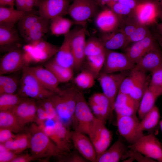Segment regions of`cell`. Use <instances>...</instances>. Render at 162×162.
I'll use <instances>...</instances> for the list:
<instances>
[{"label": "cell", "instance_id": "54", "mask_svg": "<svg viewBox=\"0 0 162 162\" xmlns=\"http://www.w3.org/2000/svg\"><path fill=\"white\" fill-rule=\"evenodd\" d=\"M34 158L28 154L17 156L11 162H29L33 160Z\"/></svg>", "mask_w": 162, "mask_h": 162}, {"label": "cell", "instance_id": "6", "mask_svg": "<svg viewBox=\"0 0 162 162\" xmlns=\"http://www.w3.org/2000/svg\"><path fill=\"white\" fill-rule=\"evenodd\" d=\"M58 149L65 154L71 151L73 146L72 131L59 121H54L52 125H38Z\"/></svg>", "mask_w": 162, "mask_h": 162}, {"label": "cell", "instance_id": "33", "mask_svg": "<svg viewBox=\"0 0 162 162\" xmlns=\"http://www.w3.org/2000/svg\"><path fill=\"white\" fill-rule=\"evenodd\" d=\"M74 22L63 16H58L50 20V30L56 36L65 35L68 33Z\"/></svg>", "mask_w": 162, "mask_h": 162}, {"label": "cell", "instance_id": "13", "mask_svg": "<svg viewBox=\"0 0 162 162\" xmlns=\"http://www.w3.org/2000/svg\"><path fill=\"white\" fill-rule=\"evenodd\" d=\"M28 66L23 49L16 48L7 52L0 61V75L23 70Z\"/></svg>", "mask_w": 162, "mask_h": 162}, {"label": "cell", "instance_id": "40", "mask_svg": "<svg viewBox=\"0 0 162 162\" xmlns=\"http://www.w3.org/2000/svg\"><path fill=\"white\" fill-rule=\"evenodd\" d=\"M26 98L18 93L0 95V111L11 110Z\"/></svg>", "mask_w": 162, "mask_h": 162}, {"label": "cell", "instance_id": "45", "mask_svg": "<svg viewBox=\"0 0 162 162\" xmlns=\"http://www.w3.org/2000/svg\"><path fill=\"white\" fill-rule=\"evenodd\" d=\"M37 101V104L41 106L47 112L51 120L59 121L55 107L50 98Z\"/></svg>", "mask_w": 162, "mask_h": 162}, {"label": "cell", "instance_id": "58", "mask_svg": "<svg viewBox=\"0 0 162 162\" xmlns=\"http://www.w3.org/2000/svg\"><path fill=\"white\" fill-rule=\"evenodd\" d=\"M100 7H104L105 6L109 7L114 3V0H93Z\"/></svg>", "mask_w": 162, "mask_h": 162}, {"label": "cell", "instance_id": "27", "mask_svg": "<svg viewBox=\"0 0 162 162\" xmlns=\"http://www.w3.org/2000/svg\"><path fill=\"white\" fill-rule=\"evenodd\" d=\"M128 148L120 139L97 159L96 162H118L123 160Z\"/></svg>", "mask_w": 162, "mask_h": 162}, {"label": "cell", "instance_id": "39", "mask_svg": "<svg viewBox=\"0 0 162 162\" xmlns=\"http://www.w3.org/2000/svg\"><path fill=\"white\" fill-rule=\"evenodd\" d=\"M142 71L136 66L130 70L122 81L119 92L129 95Z\"/></svg>", "mask_w": 162, "mask_h": 162}, {"label": "cell", "instance_id": "42", "mask_svg": "<svg viewBox=\"0 0 162 162\" xmlns=\"http://www.w3.org/2000/svg\"><path fill=\"white\" fill-rule=\"evenodd\" d=\"M106 51L100 39L92 37L86 40L85 48L86 57L99 56L106 53Z\"/></svg>", "mask_w": 162, "mask_h": 162}, {"label": "cell", "instance_id": "20", "mask_svg": "<svg viewBox=\"0 0 162 162\" xmlns=\"http://www.w3.org/2000/svg\"><path fill=\"white\" fill-rule=\"evenodd\" d=\"M158 47L154 38L150 34L143 39L134 42L127 48L125 53L136 64L146 53Z\"/></svg>", "mask_w": 162, "mask_h": 162}, {"label": "cell", "instance_id": "15", "mask_svg": "<svg viewBox=\"0 0 162 162\" xmlns=\"http://www.w3.org/2000/svg\"><path fill=\"white\" fill-rule=\"evenodd\" d=\"M88 103L95 117L105 124L112 119L113 111L109 100L102 93L94 94L89 98Z\"/></svg>", "mask_w": 162, "mask_h": 162}, {"label": "cell", "instance_id": "32", "mask_svg": "<svg viewBox=\"0 0 162 162\" xmlns=\"http://www.w3.org/2000/svg\"><path fill=\"white\" fill-rule=\"evenodd\" d=\"M160 95L157 92L148 87L140 103L138 111L139 118L141 119L155 105L157 99Z\"/></svg>", "mask_w": 162, "mask_h": 162}, {"label": "cell", "instance_id": "30", "mask_svg": "<svg viewBox=\"0 0 162 162\" xmlns=\"http://www.w3.org/2000/svg\"><path fill=\"white\" fill-rule=\"evenodd\" d=\"M43 66L53 73L59 83L68 82L73 77V69L59 64L52 58L44 62Z\"/></svg>", "mask_w": 162, "mask_h": 162}, {"label": "cell", "instance_id": "5", "mask_svg": "<svg viewBox=\"0 0 162 162\" xmlns=\"http://www.w3.org/2000/svg\"><path fill=\"white\" fill-rule=\"evenodd\" d=\"M59 48V47L42 38L27 44L22 49L28 65L31 63H44L53 57Z\"/></svg>", "mask_w": 162, "mask_h": 162}, {"label": "cell", "instance_id": "29", "mask_svg": "<svg viewBox=\"0 0 162 162\" xmlns=\"http://www.w3.org/2000/svg\"><path fill=\"white\" fill-rule=\"evenodd\" d=\"M14 7L0 6V26L12 27L27 13Z\"/></svg>", "mask_w": 162, "mask_h": 162}, {"label": "cell", "instance_id": "46", "mask_svg": "<svg viewBox=\"0 0 162 162\" xmlns=\"http://www.w3.org/2000/svg\"><path fill=\"white\" fill-rule=\"evenodd\" d=\"M151 34L146 26L140 24L128 38L129 43L141 40Z\"/></svg>", "mask_w": 162, "mask_h": 162}, {"label": "cell", "instance_id": "52", "mask_svg": "<svg viewBox=\"0 0 162 162\" xmlns=\"http://www.w3.org/2000/svg\"><path fill=\"white\" fill-rule=\"evenodd\" d=\"M38 108L35 121L38 125L44 124L45 122L47 120H51L47 112L40 106L37 104Z\"/></svg>", "mask_w": 162, "mask_h": 162}, {"label": "cell", "instance_id": "50", "mask_svg": "<svg viewBox=\"0 0 162 162\" xmlns=\"http://www.w3.org/2000/svg\"><path fill=\"white\" fill-rule=\"evenodd\" d=\"M17 156V154L8 149L3 144L0 143V162H11Z\"/></svg>", "mask_w": 162, "mask_h": 162}, {"label": "cell", "instance_id": "22", "mask_svg": "<svg viewBox=\"0 0 162 162\" xmlns=\"http://www.w3.org/2000/svg\"><path fill=\"white\" fill-rule=\"evenodd\" d=\"M139 104L128 94L118 92L114 103V111L116 116L136 115Z\"/></svg>", "mask_w": 162, "mask_h": 162}, {"label": "cell", "instance_id": "19", "mask_svg": "<svg viewBox=\"0 0 162 162\" xmlns=\"http://www.w3.org/2000/svg\"><path fill=\"white\" fill-rule=\"evenodd\" d=\"M134 10L137 21L146 26L156 22L160 11L154 1H146L138 4Z\"/></svg>", "mask_w": 162, "mask_h": 162}, {"label": "cell", "instance_id": "8", "mask_svg": "<svg viewBox=\"0 0 162 162\" xmlns=\"http://www.w3.org/2000/svg\"><path fill=\"white\" fill-rule=\"evenodd\" d=\"M128 146L156 162H162V143L153 133L144 135Z\"/></svg>", "mask_w": 162, "mask_h": 162}, {"label": "cell", "instance_id": "53", "mask_svg": "<svg viewBox=\"0 0 162 162\" xmlns=\"http://www.w3.org/2000/svg\"><path fill=\"white\" fill-rule=\"evenodd\" d=\"M10 130L5 128H0V143H3L6 142L15 137L14 135Z\"/></svg>", "mask_w": 162, "mask_h": 162}, {"label": "cell", "instance_id": "14", "mask_svg": "<svg viewBox=\"0 0 162 162\" xmlns=\"http://www.w3.org/2000/svg\"><path fill=\"white\" fill-rule=\"evenodd\" d=\"M70 0H36L35 6L38 8L39 15L50 20L68 14Z\"/></svg>", "mask_w": 162, "mask_h": 162}, {"label": "cell", "instance_id": "9", "mask_svg": "<svg viewBox=\"0 0 162 162\" xmlns=\"http://www.w3.org/2000/svg\"><path fill=\"white\" fill-rule=\"evenodd\" d=\"M105 124L95 117L88 135L95 149L97 159L109 147L112 140V132Z\"/></svg>", "mask_w": 162, "mask_h": 162}, {"label": "cell", "instance_id": "60", "mask_svg": "<svg viewBox=\"0 0 162 162\" xmlns=\"http://www.w3.org/2000/svg\"><path fill=\"white\" fill-rule=\"evenodd\" d=\"M158 28L161 36L162 38V22L158 25Z\"/></svg>", "mask_w": 162, "mask_h": 162}, {"label": "cell", "instance_id": "18", "mask_svg": "<svg viewBox=\"0 0 162 162\" xmlns=\"http://www.w3.org/2000/svg\"><path fill=\"white\" fill-rule=\"evenodd\" d=\"M83 133L72 131L71 139L73 146L88 161L96 162L97 153L89 137Z\"/></svg>", "mask_w": 162, "mask_h": 162}, {"label": "cell", "instance_id": "16", "mask_svg": "<svg viewBox=\"0 0 162 162\" xmlns=\"http://www.w3.org/2000/svg\"><path fill=\"white\" fill-rule=\"evenodd\" d=\"M86 31L85 27L74 30L71 38L70 44L74 59L73 69L75 70L81 68L86 58Z\"/></svg>", "mask_w": 162, "mask_h": 162}, {"label": "cell", "instance_id": "44", "mask_svg": "<svg viewBox=\"0 0 162 162\" xmlns=\"http://www.w3.org/2000/svg\"><path fill=\"white\" fill-rule=\"evenodd\" d=\"M148 87L162 94V65L151 73Z\"/></svg>", "mask_w": 162, "mask_h": 162}, {"label": "cell", "instance_id": "31", "mask_svg": "<svg viewBox=\"0 0 162 162\" xmlns=\"http://www.w3.org/2000/svg\"><path fill=\"white\" fill-rule=\"evenodd\" d=\"M50 20L41 18L29 30L24 40L30 43L43 38L50 30Z\"/></svg>", "mask_w": 162, "mask_h": 162}, {"label": "cell", "instance_id": "28", "mask_svg": "<svg viewBox=\"0 0 162 162\" xmlns=\"http://www.w3.org/2000/svg\"><path fill=\"white\" fill-rule=\"evenodd\" d=\"M21 36L15 27L0 26V46L1 51L8 52L15 49L13 46L18 44Z\"/></svg>", "mask_w": 162, "mask_h": 162}, {"label": "cell", "instance_id": "26", "mask_svg": "<svg viewBox=\"0 0 162 162\" xmlns=\"http://www.w3.org/2000/svg\"><path fill=\"white\" fill-rule=\"evenodd\" d=\"M100 40L108 50L124 48L129 44L127 37L121 29L105 33Z\"/></svg>", "mask_w": 162, "mask_h": 162}, {"label": "cell", "instance_id": "10", "mask_svg": "<svg viewBox=\"0 0 162 162\" xmlns=\"http://www.w3.org/2000/svg\"><path fill=\"white\" fill-rule=\"evenodd\" d=\"M117 125L120 135L129 143L132 144L144 134L140 127L136 115L116 116Z\"/></svg>", "mask_w": 162, "mask_h": 162}, {"label": "cell", "instance_id": "47", "mask_svg": "<svg viewBox=\"0 0 162 162\" xmlns=\"http://www.w3.org/2000/svg\"><path fill=\"white\" fill-rule=\"evenodd\" d=\"M128 158H130L133 161L136 160L138 162H156L153 160L145 156L139 152L129 148L124 157L123 160Z\"/></svg>", "mask_w": 162, "mask_h": 162}, {"label": "cell", "instance_id": "17", "mask_svg": "<svg viewBox=\"0 0 162 162\" xmlns=\"http://www.w3.org/2000/svg\"><path fill=\"white\" fill-rule=\"evenodd\" d=\"M36 100L26 98L10 110L15 115L21 126L35 121L38 108Z\"/></svg>", "mask_w": 162, "mask_h": 162}, {"label": "cell", "instance_id": "63", "mask_svg": "<svg viewBox=\"0 0 162 162\" xmlns=\"http://www.w3.org/2000/svg\"><path fill=\"white\" fill-rule=\"evenodd\" d=\"M159 125L160 126V128L161 129V130L162 132V119L159 122Z\"/></svg>", "mask_w": 162, "mask_h": 162}, {"label": "cell", "instance_id": "56", "mask_svg": "<svg viewBox=\"0 0 162 162\" xmlns=\"http://www.w3.org/2000/svg\"><path fill=\"white\" fill-rule=\"evenodd\" d=\"M14 4L16 9L26 12V0H15Z\"/></svg>", "mask_w": 162, "mask_h": 162}, {"label": "cell", "instance_id": "41", "mask_svg": "<svg viewBox=\"0 0 162 162\" xmlns=\"http://www.w3.org/2000/svg\"><path fill=\"white\" fill-rule=\"evenodd\" d=\"M96 77L88 69L83 70L74 78L76 85L82 89H88L92 87L94 84Z\"/></svg>", "mask_w": 162, "mask_h": 162}, {"label": "cell", "instance_id": "61", "mask_svg": "<svg viewBox=\"0 0 162 162\" xmlns=\"http://www.w3.org/2000/svg\"><path fill=\"white\" fill-rule=\"evenodd\" d=\"M156 3L158 5V6L160 10H162V0H161L159 2L157 3Z\"/></svg>", "mask_w": 162, "mask_h": 162}, {"label": "cell", "instance_id": "55", "mask_svg": "<svg viewBox=\"0 0 162 162\" xmlns=\"http://www.w3.org/2000/svg\"><path fill=\"white\" fill-rule=\"evenodd\" d=\"M117 2L134 10L138 4L136 0H118Z\"/></svg>", "mask_w": 162, "mask_h": 162}, {"label": "cell", "instance_id": "62", "mask_svg": "<svg viewBox=\"0 0 162 162\" xmlns=\"http://www.w3.org/2000/svg\"><path fill=\"white\" fill-rule=\"evenodd\" d=\"M158 17L160 18L162 22V10L160 11Z\"/></svg>", "mask_w": 162, "mask_h": 162}, {"label": "cell", "instance_id": "3", "mask_svg": "<svg viewBox=\"0 0 162 162\" xmlns=\"http://www.w3.org/2000/svg\"><path fill=\"white\" fill-rule=\"evenodd\" d=\"M23 72L17 93L21 97L38 100L49 98L53 92L44 87L26 68Z\"/></svg>", "mask_w": 162, "mask_h": 162}, {"label": "cell", "instance_id": "21", "mask_svg": "<svg viewBox=\"0 0 162 162\" xmlns=\"http://www.w3.org/2000/svg\"><path fill=\"white\" fill-rule=\"evenodd\" d=\"M120 16L110 8H105L96 16L95 24L99 30L105 33L117 29L120 22Z\"/></svg>", "mask_w": 162, "mask_h": 162}, {"label": "cell", "instance_id": "11", "mask_svg": "<svg viewBox=\"0 0 162 162\" xmlns=\"http://www.w3.org/2000/svg\"><path fill=\"white\" fill-rule=\"evenodd\" d=\"M99 7L93 0H73L68 14L76 22L81 23L96 16Z\"/></svg>", "mask_w": 162, "mask_h": 162}, {"label": "cell", "instance_id": "36", "mask_svg": "<svg viewBox=\"0 0 162 162\" xmlns=\"http://www.w3.org/2000/svg\"><path fill=\"white\" fill-rule=\"evenodd\" d=\"M150 77L142 70L129 95L140 103L145 92L148 86Z\"/></svg>", "mask_w": 162, "mask_h": 162}, {"label": "cell", "instance_id": "43", "mask_svg": "<svg viewBox=\"0 0 162 162\" xmlns=\"http://www.w3.org/2000/svg\"><path fill=\"white\" fill-rule=\"evenodd\" d=\"M106 53V52L99 56L86 57L88 69L94 74L96 78L100 74L103 67Z\"/></svg>", "mask_w": 162, "mask_h": 162}, {"label": "cell", "instance_id": "38", "mask_svg": "<svg viewBox=\"0 0 162 162\" xmlns=\"http://www.w3.org/2000/svg\"><path fill=\"white\" fill-rule=\"evenodd\" d=\"M20 82L14 76L0 75V95L15 93L18 91Z\"/></svg>", "mask_w": 162, "mask_h": 162}, {"label": "cell", "instance_id": "1", "mask_svg": "<svg viewBox=\"0 0 162 162\" xmlns=\"http://www.w3.org/2000/svg\"><path fill=\"white\" fill-rule=\"evenodd\" d=\"M79 90L74 86L64 89L58 88L49 98L55 107L59 121L68 128L71 125Z\"/></svg>", "mask_w": 162, "mask_h": 162}, {"label": "cell", "instance_id": "12", "mask_svg": "<svg viewBox=\"0 0 162 162\" xmlns=\"http://www.w3.org/2000/svg\"><path fill=\"white\" fill-rule=\"evenodd\" d=\"M136 65L125 53L107 50L105 62L101 72L110 74L129 71Z\"/></svg>", "mask_w": 162, "mask_h": 162}, {"label": "cell", "instance_id": "49", "mask_svg": "<svg viewBox=\"0 0 162 162\" xmlns=\"http://www.w3.org/2000/svg\"><path fill=\"white\" fill-rule=\"evenodd\" d=\"M109 8L120 17L121 16L129 15L130 13H132L133 10L128 7L118 2L114 3Z\"/></svg>", "mask_w": 162, "mask_h": 162}, {"label": "cell", "instance_id": "7", "mask_svg": "<svg viewBox=\"0 0 162 162\" xmlns=\"http://www.w3.org/2000/svg\"><path fill=\"white\" fill-rule=\"evenodd\" d=\"M107 74L101 72L98 77L103 93L108 99L114 111V104L124 79L129 72Z\"/></svg>", "mask_w": 162, "mask_h": 162}, {"label": "cell", "instance_id": "34", "mask_svg": "<svg viewBox=\"0 0 162 162\" xmlns=\"http://www.w3.org/2000/svg\"><path fill=\"white\" fill-rule=\"evenodd\" d=\"M160 118L159 108L155 105L141 119L140 122V129L143 131L153 130L159 123Z\"/></svg>", "mask_w": 162, "mask_h": 162}, {"label": "cell", "instance_id": "48", "mask_svg": "<svg viewBox=\"0 0 162 162\" xmlns=\"http://www.w3.org/2000/svg\"><path fill=\"white\" fill-rule=\"evenodd\" d=\"M18 146L19 153H20L30 147L29 134H22L16 135L15 137Z\"/></svg>", "mask_w": 162, "mask_h": 162}, {"label": "cell", "instance_id": "57", "mask_svg": "<svg viewBox=\"0 0 162 162\" xmlns=\"http://www.w3.org/2000/svg\"><path fill=\"white\" fill-rule=\"evenodd\" d=\"M36 0H26V11H32L33 7L35 6Z\"/></svg>", "mask_w": 162, "mask_h": 162}, {"label": "cell", "instance_id": "24", "mask_svg": "<svg viewBox=\"0 0 162 162\" xmlns=\"http://www.w3.org/2000/svg\"><path fill=\"white\" fill-rule=\"evenodd\" d=\"M26 68L47 89L54 92L58 88L59 82L53 73L44 66H28Z\"/></svg>", "mask_w": 162, "mask_h": 162}, {"label": "cell", "instance_id": "4", "mask_svg": "<svg viewBox=\"0 0 162 162\" xmlns=\"http://www.w3.org/2000/svg\"><path fill=\"white\" fill-rule=\"evenodd\" d=\"M95 118L83 92L79 90L71 123L74 130L88 135Z\"/></svg>", "mask_w": 162, "mask_h": 162}, {"label": "cell", "instance_id": "35", "mask_svg": "<svg viewBox=\"0 0 162 162\" xmlns=\"http://www.w3.org/2000/svg\"><path fill=\"white\" fill-rule=\"evenodd\" d=\"M0 128L9 129L18 133L23 129L15 115L10 110L0 112Z\"/></svg>", "mask_w": 162, "mask_h": 162}, {"label": "cell", "instance_id": "64", "mask_svg": "<svg viewBox=\"0 0 162 162\" xmlns=\"http://www.w3.org/2000/svg\"><path fill=\"white\" fill-rule=\"evenodd\" d=\"M160 0H154V1L156 3H157V2H159V1H160Z\"/></svg>", "mask_w": 162, "mask_h": 162}, {"label": "cell", "instance_id": "2", "mask_svg": "<svg viewBox=\"0 0 162 162\" xmlns=\"http://www.w3.org/2000/svg\"><path fill=\"white\" fill-rule=\"evenodd\" d=\"M29 134L30 147L35 159H42L52 157L59 158L65 154L61 152L50 138L38 125L32 127Z\"/></svg>", "mask_w": 162, "mask_h": 162}, {"label": "cell", "instance_id": "59", "mask_svg": "<svg viewBox=\"0 0 162 162\" xmlns=\"http://www.w3.org/2000/svg\"><path fill=\"white\" fill-rule=\"evenodd\" d=\"M15 0H0V6H5L6 5L9 7H14Z\"/></svg>", "mask_w": 162, "mask_h": 162}, {"label": "cell", "instance_id": "23", "mask_svg": "<svg viewBox=\"0 0 162 162\" xmlns=\"http://www.w3.org/2000/svg\"><path fill=\"white\" fill-rule=\"evenodd\" d=\"M74 30L70 31L64 35L61 46L53 57V60L57 64L66 68L73 69L74 59L71 47L70 42Z\"/></svg>", "mask_w": 162, "mask_h": 162}, {"label": "cell", "instance_id": "25", "mask_svg": "<svg viewBox=\"0 0 162 162\" xmlns=\"http://www.w3.org/2000/svg\"><path fill=\"white\" fill-rule=\"evenodd\" d=\"M162 65V53L158 47L146 53L136 65L143 71L151 73Z\"/></svg>", "mask_w": 162, "mask_h": 162}, {"label": "cell", "instance_id": "51", "mask_svg": "<svg viewBox=\"0 0 162 162\" xmlns=\"http://www.w3.org/2000/svg\"><path fill=\"white\" fill-rule=\"evenodd\" d=\"M60 159L61 161L67 162H86L88 161L80 154L75 152H70L64 155Z\"/></svg>", "mask_w": 162, "mask_h": 162}, {"label": "cell", "instance_id": "37", "mask_svg": "<svg viewBox=\"0 0 162 162\" xmlns=\"http://www.w3.org/2000/svg\"><path fill=\"white\" fill-rule=\"evenodd\" d=\"M32 11L27 12L17 23V29L23 39L32 28L41 18Z\"/></svg>", "mask_w": 162, "mask_h": 162}]
</instances>
